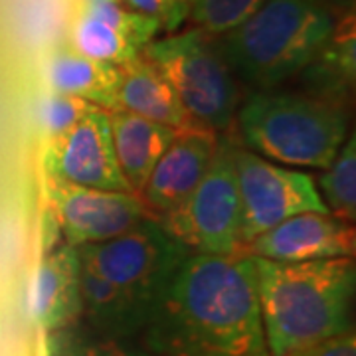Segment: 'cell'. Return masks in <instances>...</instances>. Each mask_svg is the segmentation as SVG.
<instances>
[{
	"label": "cell",
	"mask_w": 356,
	"mask_h": 356,
	"mask_svg": "<svg viewBox=\"0 0 356 356\" xmlns=\"http://www.w3.org/2000/svg\"><path fill=\"white\" fill-rule=\"evenodd\" d=\"M140 337L154 356H269L254 255H188Z\"/></svg>",
	"instance_id": "1"
},
{
	"label": "cell",
	"mask_w": 356,
	"mask_h": 356,
	"mask_svg": "<svg viewBox=\"0 0 356 356\" xmlns=\"http://www.w3.org/2000/svg\"><path fill=\"white\" fill-rule=\"evenodd\" d=\"M254 261L269 356H285L353 329V257L280 264L254 255Z\"/></svg>",
	"instance_id": "2"
},
{
	"label": "cell",
	"mask_w": 356,
	"mask_h": 356,
	"mask_svg": "<svg viewBox=\"0 0 356 356\" xmlns=\"http://www.w3.org/2000/svg\"><path fill=\"white\" fill-rule=\"evenodd\" d=\"M337 22V10L323 0H264L216 42L236 81L266 91L291 83L331 38Z\"/></svg>",
	"instance_id": "3"
},
{
	"label": "cell",
	"mask_w": 356,
	"mask_h": 356,
	"mask_svg": "<svg viewBox=\"0 0 356 356\" xmlns=\"http://www.w3.org/2000/svg\"><path fill=\"white\" fill-rule=\"evenodd\" d=\"M243 147L275 165L327 170L348 139V113L299 89L252 91L238 107Z\"/></svg>",
	"instance_id": "4"
},
{
	"label": "cell",
	"mask_w": 356,
	"mask_h": 356,
	"mask_svg": "<svg viewBox=\"0 0 356 356\" xmlns=\"http://www.w3.org/2000/svg\"><path fill=\"white\" fill-rule=\"evenodd\" d=\"M214 38L200 28H191L153 40L143 56L175 88L192 125L224 137L236 127V113L242 99L240 83Z\"/></svg>",
	"instance_id": "5"
},
{
	"label": "cell",
	"mask_w": 356,
	"mask_h": 356,
	"mask_svg": "<svg viewBox=\"0 0 356 356\" xmlns=\"http://www.w3.org/2000/svg\"><path fill=\"white\" fill-rule=\"evenodd\" d=\"M76 250L83 261L123 293L145 327L180 266L192 254L153 216L117 238Z\"/></svg>",
	"instance_id": "6"
},
{
	"label": "cell",
	"mask_w": 356,
	"mask_h": 356,
	"mask_svg": "<svg viewBox=\"0 0 356 356\" xmlns=\"http://www.w3.org/2000/svg\"><path fill=\"white\" fill-rule=\"evenodd\" d=\"M192 254L242 252V200L232 163V139L220 137L200 184L177 212L156 218Z\"/></svg>",
	"instance_id": "7"
},
{
	"label": "cell",
	"mask_w": 356,
	"mask_h": 356,
	"mask_svg": "<svg viewBox=\"0 0 356 356\" xmlns=\"http://www.w3.org/2000/svg\"><path fill=\"white\" fill-rule=\"evenodd\" d=\"M232 163L242 200V248L295 214L329 212L313 175L266 161L234 140Z\"/></svg>",
	"instance_id": "8"
},
{
	"label": "cell",
	"mask_w": 356,
	"mask_h": 356,
	"mask_svg": "<svg viewBox=\"0 0 356 356\" xmlns=\"http://www.w3.org/2000/svg\"><path fill=\"white\" fill-rule=\"evenodd\" d=\"M50 198L65 243L79 248L117 238L149 218L137 194L102 191L50 178Z\"/></svg>",
	"instance_id": "9"
},
{
	"label": "cell",
	"mask_w": 356,
	"mask_h": 356,
	"mask_svg": "<svg viewBox=\"0 0 356 356\" xmlns=\"http://www.w3.org/2000/svg\"><path fill=\"white\" fill-rule=\"evenodd\" d=\"M46 170L51 180L131 192L117 165L111 121L105 109L91 111L70 131L48 139Z\"/></svg>",
	"instance_id": "10"
},
{
	"label": "cell",
	"mask_w": 356,
	"mask_h": 356,
	"mask_svg": "<svg viewBox=\"0 0 356 356\" xmlns=\"http://www.w3.org/2000/svg\"><path fill=\"white\" fill-rule=\"evenodd\" d=\"M243 250L280 264L355 259L356 234L353 222L332 216L331 212H301L259 234Z\"/></svg>",
	"instance_id": "11"
},
{
	"label": "cell",
	"mask_w": 356,
	"mask_h": 356,
	"mask_svg": "<svg viewBox=\"0 0 356 356\" xmlns=\"http://www.w3.org/2000/svg\"><path fill=\"white\" fill-rule=\"evenodd\" d=\"M161 30L156 18L121 2H83L72 30V48L91 60L121 67L139 58Z\"/></svg>",
	"instance_id": "12"
},
{
	"label": "cell",
	"mask_w": 356,
	"mask_h": 356,
	"mask_svg": "<svg viewBox=\"0 0 356 356\" xmlns=\"http://www.w3.org/2000/svg\"><path fill=\"white\" fill-rule=\"evenodd\" d=\"M218 135L200 127L178 129L153 168L139 198L153 218L177 212L200 184L216 153Z\"/></svg>",
	"instance_id": "13"
},
{
	"label": "cell",
	"mask_w": 356,
	"mask_h": 356,
	"mask_svg": "<svg viewBox=\"0 0 356 356\" xmlns=\"http://www.w3.org/2000/svg\"><path fill=\"white\" fill-rule=\"evenodd\" d=\"M30 309L34 323L48 334L81 318L79 257L74 245L65 243L44 255L32 283Z\"/></svg>",
	"instance_id": "14"
},
{
	"label": "cell",
	"mask_w": 356,
	"mask_h": 356,
	"mask_svg": "<svg viewBox=\"0 0 356 356\" xmlns=\"http://www.w3.org/2000/svg\"><path fill=\"white\" fill-rule=\"evenodd\" d=\"M109 121L119 170L131 192L139 196L159 159L177 137L178 129L161 125L127 109L111 111Z\"/></svg>",
	"instance_id": "15"
},
{
	"label": "cell",
	"mask_w": 356,
	"mask_h": 356,
	"mask_svg": "<svg viewBox=\"0 0 356 356\" xmlns=\"http://www.w3.org/2000/svg\"><path fill=\"white\" fill-rule=\"evenodd\" d=\"M355 79L356 38L355 18L350 13V16H344L343 20L337 22L331 38L321 46L315 58L291 83H297L299 91L346 107L355 89Z\"/></svg>",
	"instance_id": "16"
},
{
	"label": "cell",
	"mask_w": 356,
	"mask_h": 356,
	"mask_svg": "<svg viewBox=\"0 0 356 356\" xmlns=\"http://www.w3.org/2000/svg\"><path fill=\"white\" fill-rule=\"evenodd\" d=\"M46 79L51 91L76 95L105 111H117L121 67L91 60L74 48H58L46 60Z\"/></svg>",
	"instance_id": "17"
},
{
	"label": "cell",
	"mask_w": 356,
	"mask_h": 356,
	"mask_svg": "<svg viewBox=\"0 0 356 356\" xmlns=\"http://www.w3.org/2000/svg\"><path fill=\"white\" fill-rule=\"evenodd\" d=\"M119 105L131 113L147 117L172 129L196 127L178 99L175 88L163 72L143 54L133 62L121 65Z\"/></svg>",
	"instance_id": "18"
},
{
	"label": "cell",
	"mask_w": 356,
	"mask_h": 356,
	"mask_svg": "<svg viewBox=\"0 0 356 356\" xmlns=\"http://www.w3.org/2000/svg\"><path fill=\"white\" fill-rule=\"evenodd\" d=\"M79 257V255H77ZM81 318L89 331L115 339L133 341L143 334L145 325L123 293L79 257Z\"/></svg>",
	"instance_id": "19"
},
{
	"label": "cell",
	"mask_w": 356,
	"mask_h": 356,
	"mask_svg": "<svg viewBox=\"0 0 356 356\" xmlns=\"http://www.w3.org/2000/svg\"><path fill=\"white\" fill-rule=\"evenodd\" d=\"M318 194L332 216L355 222L356 218V137L350 135L334 156L332 165L315 178Z\"/></svg>",
	"instance_id": "20"
},
{
	"label": "cell",
	"mask_w": 356,
	"mask_h": 356,
	"mask_svg": "<svg viewBox=\"0 0 356 356\" xmlns=\"http://www.w3.org/2000/svg\"><path fill=\"white\" fill-rule=\"evenodd\" d=\"M48 356H154L145 346L131 341H115L99 337L89 329L67 327L51 332L48 339Z\"/></svg>",
	"instance_id": "21"
},
{
	"label": "cell",
	"mask_w": 356,
	"mask_h": 356,
	"mask_svg": "<svg viewBox=\"0 0 356 356\" xmlns=\"http://www.w3.org/2000/svg\"><path fill=\"white\" fill-rule=\"evenodd\" d=\"M264 0H188V14L196 28L210 36H222L240 26Z\"/></svg>",
	"instance_id": "22"
},
{
	"label": "cell",
	"mask_w": 356,
	"mask_h": 356,
	"mask_svg": "<svg viewBox=\"0 0 356 356\" xmlns=\"http://www.w3.org/2000/svg\"><path fill=\"white\" fill-rule=\"evenodd\" d=\"M95 109L99 107L81 97L51 91L40 103V123L44 127V133L48 135V139H51L70 131Z\"/></svg>",
	"instance_id": "23"
},
{
	"label": "cell",
	"mask_w": 356,
	"mask_h": 356,
	"mask_svg": "<svg viewBox=\"0 0 356 356\" xmlns=\"http://www.w3.org/2000/svg\"><path fill=\"white\" fill-rule=\"evenodd\" d=\"M129 8L156 18L163 30L175 32L186 20L188 0H123Z\"/></svg>",
	"instance_id": "24"
},
{
	"label": "cell",
	"mask_w": 356,
	"mask_h": 356,
	"mask_svg": "<svg viewBox=\"0 0 356 356\" xmlns=\"http://www.w3.org/2000/svg\"><path fill=\"white\" fill-rule=\"evenodd\" d=\"M285 356H356L355 329H348L317 343L305 344Z\"/></svg>",
	"instance_id": "25"
},
{
	"label": "cell",
	"mask_w": 356,
	"mask_h": 356,
	"mask_svg": "<svg viewBox=\"0 0 356 356\" xmlns=\"http://www.w3.org/2000/svg\"><path fill=\"white\" fill-rule=\"evenodd\" d=\"M323 2H325V4H329L331 8L337 10V8H346V6H348V2H353V0H323Z\"/></svg>",
	"instance_id": "26"
},
{
	"label": "cell",
	"mask_w": 356,
	"mask_h": 356,
	"mask_svg": "<svg viewBox=\"0 0 356 356\" xmlns=\"http://www.w3.org/2000/svg\"><path fill=\"white\" fill-rule=\"evenodd\" d=\"M86 2H105V0H86ZM113 2H121V0H113Z\"/></svg>",
	"instance_id": "27"
}]
</instances>
